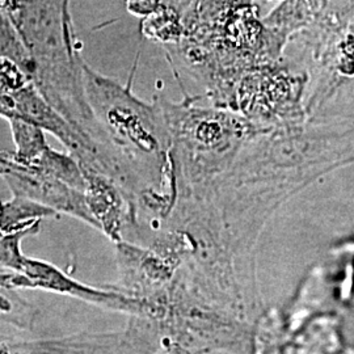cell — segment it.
Here are the masks:
<instances>
[{"instance_id": "cell-5", "label": "cell", "mask_w": 354, "mask_h": 354, "mask_svg": "<svg viewBox=\"0 0 354 354\" xmlns=\"http://www.w3.org/2000/svg\"><path fill=\"white\" fill-rule=\"evenodd\" d=\"M140 28L145 37L169 49L177 45L183 36L181 13L163 4L156 12L142 19Z\"/></svg>"}, {"instance_id": "cell-4", "label": "cell", "mask_w": 354, "mask_h": 354, "mask_svg": "<svg viewBox=\"0 0 354 354\" xmlns=\"http://www.w3.org/2000/svg\"><path fill=\"white\" fill-rule=\"evenodd\" d=\"M311 23L295 36L319 38L346 26L354 17V0H307Z\"/></svg>"}, {"instance_id": "cell-3", "label": "cell", "mask_w": 354, "mask_h": 354, "mask_svg": "<svg viewBox=\"0 0 354 354\" xmlns=\"http://www.w3.org/2000/svg\"><path fill=\"white\" fill-rule=\"evenodd\" d=\"M308 86V74L283 55L259 64L241 77L235 108L253 120H270L297 111Z\"/></svg>"}, {"instance_id": "cell-9", "label": "cell", "mask_w": 354, "mask_h": 354, "mask_svg": "<svg viewBox=\"0 0 354 354\" xmlns=\"http://www.w3.org/2000/svg\"><path fill=\"white\" fill-rule=\"evenodd\" d=\"M254 1H259V0H254Z\"/></svg>"}, {"instance_id": "cell-6", "label": "cell", "mask_w": 354, "mask_h": 354, "mask_svg": "<svg viewBox=\"0 0 354 354\" xmlns=\"http://www.w3.org/2000/svg\"><path fill=\"white\" fill-rule=\"evenodd\" d=\"M162 6V0H127V11L140 19L156 12Z\"/></svg>"}, {"instance_id": "cell-2", "label": "cell", "mask_w": 354, "mask_h": 354, "mask_svg": "<svg viewBox=\"0 0 354 354\" xmlns=\"http://www.w3.org/2000/svg\"><path fill=\"white\" fill-rule=\"evenodd\" d=\"M283 55L307 71L311 102L354 97V17L328 36L292 41Z\"/></svg>"}, {"instance_id": "cell-1", "label": "cell", "mask_w": 354, "mask_h": 354, "mask_svg": "<svg viewBox=\"0 0 354 354\" xmlns=\"http://www.w3.org/2000/svg\"><path fill=\"white\" fill-rule=\"evenodd\" d=\"M83 84L96 121L136 177L159 185L169 159L171 136L159 104L133 93L131 79L121 86L95 71L84 59Z\"/></svg>"}, {"instance_id": "cell-7", "label": "cell", "mask_w": 354, "mask_h": 354, "mask_svg": "<svg viewBox=\"0 0 354 354\" xmlns=\"http://www.w3.org/2000/svg\"><path fill=\"white\" fill-rule=\"evenodd\" d=\"M0 115L6 117L7 120L12 118L15 115V100L12 93L4 88L0 84Z\"/></svg>"}, {"instance_id": "cell-8", "label": "cell", "mask_w": 354, "mask_h": 354, "mask_svg": "<svg viewBox=\"0 0 354 354\" xmlns=\"http://www.w3.org/2000/svg\"><path fill=\"white\" fill-rule=\"evenodd\" d=\"M160 354H187L177 344H174L171 348H168L165 352H162Z\"/></svg>"}]
</instances>
